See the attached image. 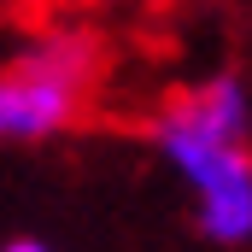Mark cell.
Instances as JSON below:
<instances>
[{"label":"cell","mask_w":252,"mask_h":252,"mask_svg":"<svg viewBox=\"0 0 252 252\" xmlns=\"http://www.w3.org/2000/svg\"><path fill=\"white\" fill-rule=\"evenodd\" d=\"M153 153L188 182L193 223L217 247H252V94L241 76H199L147 112Z\"/></svg>","instance_id":"obj_1"},{"label":"cell","mask_w":252,"mask_h":252,"mask_svg":"<svg viewBox=\"0 0 252 252\" xmlns=\"http://www.w3.org/2000/svg\"><path fill=\"white\" fill-rule=\"evenodd\" d=\"M112 70V47L70 6L47 18L12 59H0V147H30L76 129Z\"/></svg>","instance_id":"obj_2"},{"label":"cell","mask_w":252,"mask_h":252,"mask_svg":"<svg viewBox=\"0 0 252 252\" xmlns=\"http://www.w3.org/2000/svg\"><path fill=\"white\" fill-rule=\"evenodd\" d=\"M0 252H53V247H47V241H30V235H18V241H6Z\"/></svg>","instance_id":"obj_3"},{"label":"cell","mask_w":252,"mask_h":252,"mask_svg":"<svg viewBox=\"0 0 252 252\" xmlns=\"http://www.w3.org/2000/svg\"><path fill=\"white\" fill-rule=\"evenodd\" d=\"M53 6H76V0H53Z\"/></svg>","instance_id":"obj_4"}]
</instances>
